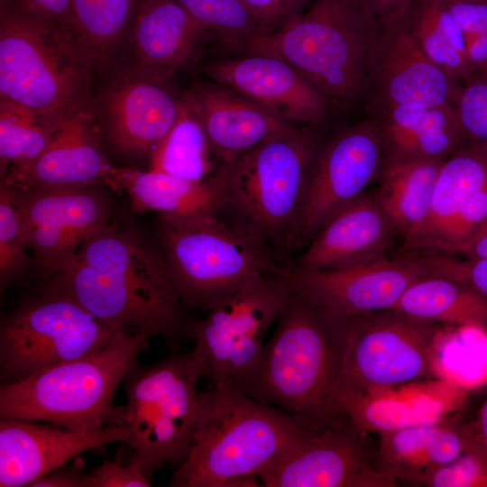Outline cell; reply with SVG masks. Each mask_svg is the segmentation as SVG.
Returning <instances> with one entry per match:
<instances>
[{
  "instance_id": "6da1fadb",
  "label": "cell",
  "mask_w": 487,
  "mask_h": 487,
  "mask_svg": "<svg viewBox=\"0 0 487 487\" xmlns=\"http://www.w3.org/2000/svg\"><path fill=\"white\" fill-rule=\"evenodd\" d=\"M49 289L100 320L169 342L184 326L180 301L161 248L132 229L108 224L89 235Z\"/></svg>"
},
{
  "instance_id": "7a4b0ae2",
  "label": "cell",
  "mask_w": 487,
  "mask_h": 487,
  "mask_svg": "<svg viewBox=\"0 0 487 487\" xmlns=\"http://www.w3.org/2000/svg\"><path fill=\"white\" fill-rule=\"evenodd\" d=\"M313 426L230 385L211 383L199 393L194 441L170 486H257Z\"/></svg>"
},
{
  "instance_id": "3957f363",
  "label": "cell",
  "mask_w": 487,
  "mask_h": 487,
  "mask_svg": "<svg viewBox=\"0 0 487 487\" xmlns=\"http://www.w3.org/2000/svg\"><path fill=\"white\" fill-rule=\"evenodd\" d=\"M346 332L347 318L320 310L290 289L256 366L232 387L316 427L345 418L335 414L334 395Z\"/></svg>"
},
{
  "instance_id": "277c9868",
  "label": "cell",
  "mask_w": 487,
  "mask_h": 487,
  "mask_svg": "<svg viewBox=\"0 0 487 487\" xmlns=\"http://www.w3.org/2000/svg\"><path fill=\"white\" fill-rule=\"evenodd\" d=\"M316 125H293L218 167L210 179L217 216L282 261L292 252L309 167L323 142Z\"/></svg>"
},
{
  "instance_id": "5b68a950",
  "label": "cell",
  "mask_w": 487,
  "mask_h": 487,
  "mask_svg": "<svg viewBox=\"0 0 487 487\" xmlns=\"http://www.w3.org/2000/svg\"><path fill=\"white\" fill-rule=\"evenodd\" d=\"M380 28L368 0H313L244 49L288 62L328 97L355 102L370 93V59Z\"/></svg>"
},
{
  "instance_id": "8992f818",
  "label": "cell",
  "mask_w": 487,
  "mask_h": 487,
  "mask_svg": "<svg viewBox=\"0 0 487 487\" xmlns=\"http://www.w3.org/2000/svg\"><path fill=\"white\" fill-rule=\"evenodd\" d=\"M152 337L119 330L101 349L0 388V418L43 421L74 431L124 425L114 407L121 382Z\"/></svg>"
},
{
  "instance_id": "52a82bcc",
  "label": "cell",
  "mask_w": 487,
  "mask_h": 487,
  "mask_svg": "<svg viewBox=\"0 0 487 487\" xmlns=\"http://www.w3.org/2000/svg\"><path fill=\"white\" fill-rule=\"evenodd\" d=\"M90 69L69 32L13 2L1 3L0 99L60 124L88 109Z\"/></svg>"
},
{
  "instance_id": "ba28073f",
  "label": "cell",
  "mask_w": 487,
  "mask_h": 487,
  "mask_svg": "<svg viewBox=\"0 0 487 487\" xmlns=\"http://www.w3.org/2000/svg\"><path fill=\"white\" fill-rule=\"evenodd\" d=\"M158 234L174 289L190 308L208 311L246 286L291 269L216 214L161 217Z\"/></svg>"
},
{
  "instance_id": "9c48e42d",
  "label": "cell",
  "mask_w": 487,
  "mask_h": 487,
  "mask_svg": "<svg viewBox=\"0 0 487 487\" xmlns=\"http://www.w3.org/2000/svg\"><path fill=\"white\" fill-rule=\"evenodd\" d=\"M206 376L197 348L142 367L135 364L124 378L127 404L124 425L142 473H153L169 464L179 465L194 441L199 414V380Z\"/></svg>"
},
{
  "instance_id": "30bf717a",
  "label": "cell",
  "mask_w": 487,
  "mask_h": 487,
  "mask_svg": "<svg viewBox=\"0 0 487 487\" xmlns=\"http://www.w3.org/2000/svg\"><path fill=\"white\" fill-rule=\"evenodd\" d=\"M443 339L436 324L393 309L348 317L335 414L345 400L435 378Z\"/></svg>"
},
{
  "instance_id": "8fae6325",
  "label": "cell",
  "mask_w": 487,
  "mask_h": 487,
  "mask_svg": "<svg viewBox=\"0 0 487 487\" xmlns=\"http://www.w3.org/2000/svg\"><path fill=\"white\" fill-rule=\"evenodd\" d=\"M121 330L71 298L49 289L1 323L0 379L10 384L94 353Z\"/></svg>"
},
{
  "instance_id": "7c38bea8",
  "label": "cell",
  "mask_w": 487,
  "mask_h": 487,
  "mask_svg": "<svg viewBox=\"0 0 487 487\" xmlns=\"http://www.w3.org/2000/svg\"><path fill=\"white\" fill-rule=\"evenodd\" d=\"M288 276L250 284L209 309L206 318L188 326L187 335L195 341L211 383L234 386L254 369L264 335L290 294Z\"/></svg>"
},
{
  "instance_id": "4fadbf2b",
  "label": "cell",
  "mask_w": 487,
  "mask_h": 487,
  "mask_svg": "<svg viewBox=\"0 0 487 487\" xmlns=\"http://www.w3.org/2000/svg\"><path fill=\"white\" fill-rule=\"evenodd\" d=\"M385 151L375 121L350 125L322 142L309 167L291 251L306 247L337 212L378 181Z\"/></svg>"
},
{
  "instance_id": "5bb4252c",
  "label": "cell",
  "mask_w": 487,
  "mask_h": 487,
  "mask_svg": "<svg viewBox=\"0 0 487 487\" xmlns=\"http://www.w3.org/2000/svg\"><path fill=\"white\" fill-rule=\"evenodd\" d=\"M441 276L437 254L388 256L340 269H290V289L320 310L348 318L391 309L418 280Z\"/></svg>"
},
{
  "instance_id": "9a60e30c",
  "label": "cell",
  "mask_w": 487,
  "mask_h": 487,
  "mask_svg": "<svg viewBox=\"0 0 487 487\" xmlns=\"http://www.w3.org/2000/svg\"><path fill=\"white\" fill-rule=\"evenodd\" d=\"M487 218V143L464 141L444 161L425 218L403 239L405 254L461 253Z\"/></svg>"
},
{
  "instance_id": "2e32d148",
  "label": "cell",
  "mask_w": 487,
  "mask_h": 487,
  "mask_svg": "<svg viewBox=\"0 0 487 487\" xmlns=\"http://www.w3.org/2000/svg\"><path fill=\"white\" fill-rule=\"evenodd\" d=\"M2 185L23 216L29 248L47 279L64 271L85 240L107 225L111 202L101 185L32 188Z\"/></svg>"
},
{
  "instance_id": "e0dca14e",
  "label": "cell",
  "mask_w": 487,
  "mask_h": 487,
  "mask_svg": "<svg viewBox=\"0 0 487 487\" xmlns=\"http://www.w3.org/2000/svg\"><path fill=\"white\" fill-rule=\"evenodd\" d=\"M364 432L348 418L312 429L263 472L266 487H392Z\"/></svg>"
},
{
  "instance_id": "ac0fdd59",
  "label": "cell",
  "mask_w": 487,
  "mask_h": 487,
  "mask_svg": "<svg viewBox=\"0 0 487 487\" xmlns=\"http://www.w3.org/2000/svg\"><path fill=\"white\" fill-rule=\"evenodd\" d=\"M406 18L381 25L370 59L373 106H454L463 83L427 58Z\"/></svg>"
},
{
  "instance_id": "d6986e66",
  "label": "cell",
  "mask_w": 487,
  "mask_h": 487,
  "mask_svg": "<svg viewBox=\"0 0 487 487\" xmlns=\"http://www.w3.org/2000/svg\"><path fill=\"white\" fill-rule=\"evenodd\" d=\"M126 425L74 431L21 418L0 419V486H29L78 455L114 442L127 443Z\"/></svg>"
},
{
  "instance_id": "ffe728a7",
  "label": "cell",
  "mask_w": 487,
  "mask_h": 487,
  "mask_svg": "<svg viewBox=\"0 0 487 487\" xmlns=\"http://www.w3.org/2000/svg\"><path fill=\"white\" fill-rule=\"evenodd\" d=\"M136 66L116 75L100 100L106 132L122 152L151 155L179 118L181 98Z\"/></svg>"
},
{
  "instance_id": "44dd1931",
  "label": "cell",
  "mask_w": 487,
  "mask_h": 487,
  "mask_svg": "<svg viewBox=\"0 0 487 487\" xmlns=\"http://www.w3.org/2000/svg\"><path fill=\"white\" fill-rule=\"evenodd\" d=\"M205 70L212 81L239 92L294 124L317 125L327 115L329 97L279 58L247 53L216 60Z\"/></svg>"
},
{
  "instance_id": "7402d4cb",
  "label": "cell",
  "mask_w": 487,
  "mask_h": 487,
  "mask_svg": "<svg viewBox=\"0 0 487 487\" xmlns=\"http://www.w3.org/2000/svg\"><path fill=\"white\" fill-rule=\"evenodd\" d=\"M118 168L105 156L89 109L66 117L32 161L7 170L2 184L19 188L104 185L114 189Z\"/></svg>"
},
{
  "instance_id": "603a6c76",
  "label": "cell",
  "mask_w": 487,
  "mask_h": 487,
  "mask_svg": "<svg viewBox=\"0 0 487 487\" xmlns=\"http://www.w3.org/2000/svg\"><path fill=\"white\" fill-rule=\"evenodd\" d=\"M399 235L375 192H365L320 228L291 268L333 270L372 262L386 257Z\"/></svg>"
},
{
  "instance_id": "cb8c5ba5",
  "label": "cell",
  "mask_w": 487,
  "mask_h": 487,
  "mask_svg": "<svg viewBox=\"0 0 487 487\" xmlns=\"http://www.w3.org/2000/svg\"><path fill=\"white\" fill-rule=\"evenodd\" d=\"M183 97L199 120L218 167L295 125L214 81L195 84Z\"/></svg>"
},
{
  "instance_id": "d4e9b609",
  "label": "cell",
  "mask_w": 487,
  "mask_h": 487,
  "mask_svg": "<svg viewBox=\"0 0 487 487\" xmlns=\"http://www.w3.org/2000/svg\"><path fill=\"white\" fill-rule=\"evenodd\" d=\"M208 32L178 0H142L129 30L136 67L168 81L196 60Z\"/></svg>"
},
{
  "instance_id": "484cf974",
  "label": "cell",
  "mask_w": 487,
  "mask_h": 487,
  "mask_svg": "<svg viewBox=\"0 0 487 487\" xmlns=\"http://www.w3.org/2000/svg\"><path fill=\"white\" fill-rule=\"evenodd\" d=\"M385 157L446 159L466 141L452 105L374 107Z\"/></svg>"
},
{
  "instance_id": "4316f807",
  "label": "cell",
  "mask_w": 487,
  "mask_h": 487,
  "mask_svg": "<svg viewBox=\"0 0 487 487\" xmlns=\"http://www.w3.org/2000/svg\"><path fill=\"white\" fill-rule=\"evenodd\" d=\"M375 465L396 486L422 485L436 468L452 461L464 444V427L439 422L379 432Z\"/></svg>"
},
{
  "instance_id": "83f0119b",
  "label": "cell",
  "mask_w": 487,
  "mask_h": 487,
  "mask_svg": "<svg viewBox=\"0 0 487 487\" xmlns=\"http://www.w3.org/2000/svg\"><path fill=\"white\" fill-rule=\"evenodd\" d=\"M114 190L125 191L134 211H154L165 218L217 215L218 211L211 179L197 181L150 170L118 168Z\"/></svg>"
},
{
  "instance_id": "f1b7e54d",
  "label": "cell",
  "mask_w": 487,
  "mask_h": 487,
  "mask_svg": "<svg viewBox=\"0 0 487 487\" xmlns=\"http://www.w3.org/2000/svg\"><path fill=\"white\" fill-rule=\"evenodd\" d=\"M446 159L385 157L375 194L402 238L427 216Z\"/></svg>"
},
{
  "instance_id": "f546056e",
  "label": "cell",
  "mask_w": 487,
  "mask_h": 487,
  "mask_svg": "<svg viewBox=\"0 0 487 487\" xmlns=\"http://www.w3.org/2000/svg\"><path fill=\"white\" fill-rule=\"evenodd\" d=\"M435 324L487 332V299L470 286L444 276L421 279L391 308Z\"/></svg>"
},
{
  "instance_id": "4dcf8cb0",
  "label": "cell",
  "mask_w": 487,
  "mask_h": 487,
  "mask_svg": "<svg viewBox=\"0 0 487 487\" xmlns=\"http://www.w3.org/2000/svg\"><path fill=\"white\" fill-rule=\"evenodd\" d=\"M406 21L417 44L430 61L458 83L471 77L463 32L446 3L418 0Z\"/></svg>"
},
{
  "instance_id": "1f68e13d",
  "label": "cell",
  "mask_w": 487,
  "mask_h": 487,
  "mask_svg": "<svg viewBox=\"0 0 487 487\" xmlns=\"http://www.w3.org/2000/svg\"><path fill=\"white\" fill-rule=\"evenodd\" d=\"M142 0H71L69 34L91 67L129 32Z\"/></svg>"
},
{
  "instance_id": "d6a6232c",
  "label": "cell",
  "mask_w": 487,
  "mask_h": 487,
  "mask_svg": "<svg viewBox=\"0 0 487 487\" xmlns=\"http://www.w3.org/2000/svg\"><path fill=\"white\" fill-rule=\"evenodd\" d=\"M150 157V170L197 181L211 179L219 166L199 120L184 97L178 120Z\"/></svg>"
},
{
  "instance_id": "836d02e7",
  "label": "cell",
  "mask_w": 487,
  "mask_h": 487,
  "mask_svg": "<svg viewBox=\"0 0 487 487\" xmlns=\"http://www.w3.org/2000/svg\"><path fill=\"white\" fill-rule=\"evenodd\" d=\"M60 124L49 122L21 105L0 99L1 177L8 170L36 159Z\"/></svg>"
},
{
  "instance_id": "e575fe53",
  "label": "cell",
  "mask_w": 487,
  "mask_h": 487,
  "mask_svg": "<svg viewBox=\"0 0 487 487\" xmlns=\"http://www.w3.org/2000/svg\"><path fill=\"white\" fill-rule=\"evenodd\" d=\"M206 29L217 33L225 42L244 47L263 34L254 16L242 0H178Z\"/></svg>"
},
{
  "instance_id": "d590c367",
  "label": "cell",
  "mask_w": 487,
  "mask_h": 487,
  "mask_svg": "<svg viewBox=\"0 0 487 487\" xmlns=\"http://www.w3.org/2000/svg\"><path fill=\"white\" fill-rule=\"evenodd\" d=\"M427 487H487V447L474 423L464 427V444L452 461L433 470Z\"/></svg>"
},
{
  "instance_id": "8d00e7d4",
  "label": "cell",
  "mask_w": 487,
  "mask_h": 487,
  "mask_svg": "<svg viewBox=\"0 0 487 487\" xmlns=\"http://www.w3.org/2000/svg\"><path fill=\"white\" fill-rule=\"evenodd\" d=\"M28 232L23 216L9 197L5 188H0V280L4 288L23 272L31 259Z\"/></svg>"
},
{
  "instance_id": "74e56055",
  "label": "cell",
  "mask_w": 487,
  "mask_h": 487,
  "mask_svg": "<svg viewBox=\"0 0 487 487\" xmlns=\"http://www.w3.org/2000/svg\"><path fill=\"white\" fill-rule=\"evenodd\" d=\"M463 32L472 74L487 71V0L446 3Z\"/></svg>"
},
{
  "instance_id": "f35d334b",
  "label": "cell",
  "mask_w": 487,
  "mask_h": 487,
  "mask_svg": "<svg viewBox=\"0 0 487 487\" xmlns=\"http://www.w3.org/2000/svg\"><path fill=\"white\" fill-rule=\"evenodd\" d=\"M454 107L466 141L487 143V71L462 84Z\"/></svg>"
},
{
  "instance_id": "ab89813d",
  "label": "cell",
  "mask_w": 487,
  "mask_h": 487,
  "mask_svg": "<svg viewBox=\"0 0 487 487\" xmlns=\"http://www.w3.org/2000/svg\"><path fill=\"white\" fill-rule=\"evenodd\" d=\"M263 34L280 30L300 14L313 0H242Z\"/></svg>"
},
{
  "instance_id": "60d3db41",
  "label": "cell",
  "mask_w": 487,
  "mask_h": 487,
  "mask_svg": "<svg viewBox=\"0 0 487 487\" xmlns=\"http://www.w3.org/2000/svg\"><path fill=\"white\" fill-rule=\"evenodd\" d=\"M89 487H149L151 480L142 473L140 463L132 459L124 465L119 457L105 460L88 473Z\"/></svg>"
},
{
  "instance_id": "b9f144b4",
  "label": "cell",
  "mask_w": 487,
  "mask_h": 487,
  "mask_svg": "<svg viewBox=\"0 0 487 487\" xmlns=\"http://www.w3.org/2000/svg\"><path fill=\"white\" fill-rule=\"evenodd\" d=\"M442 276L459 280L487 299V259L461 261L449 255H440Z\"/></svg>"
},
{
  "instance_id": "7bdbcfd3",
  "label": "cell",
  "mask_w": 487,
  "mask_h": 487,
  "mask_svg": "<svg viewBox=\"0 0 487 487\" xmlns=\"http://www.w3.org/2000/svg\"><path fill=\"white\" fill-rule=\"evenodd\" d=\"M8 2H13L25 11L55 23L69 33L71 0H10Z\"/></svg>"
},
{
  "instance_id": "ee69618b",
  "label": "cell",
  "mask_w": 487,
  "mask_h": 487,
  "mask_svg": "<svg viewBox=\"0 0 487 487\" xmlns=\"http://www.w3.org/2000/svg\"><path fill=\"white\" fill-rule=\"evenodd\" d=\"M30 487H89L88 473L77 464L63 465L37 479Z\"/></svg>"
},
{
  "instance_id": "f6af8a7d",
  "label": "cell",
  "mask_w": 487,
  "mask_h": 487,
  "mask_svg": "<svg viewBox=\"0 0 487 487\" xmlns=\"http://www.w3.org/2000/svg\"><path fill=\"white\" fill-rule=\"evenodd\" d=\"M380 24L405 18L417 0H368Z\"/></svg>"
},
{
  "instance_id": "bcb514c9",
  "label": "cell",
  "mask_w": 487,
  "mask_h": 487,
  "mask_svg": "<svg viewBox=\"0 0 487 487\" xmlns=\"http://www.w3.org/2000/svg\"><path fill=\"white\" fill-rule=\"evenodd\" d=\"M460 254L469 261L487 259V218L472 234Z\"/></svg>"
},
{
  "instance_id": "7dc6e473",
  "label": "cell",
  "mask_w": 487,
  "mask_h": 487,
  "mask_svg": "<svg viewBox=\"0 0 487 487\" xmlns=\"http://www.w3.org/2000/svg\"><path fill=\"white\" fill-rule=\"evenodd\" d=\"M474 425L482 442L487 447V398L478 411L477 419L474 422Z\"/></svg>"
},
{
  "instance_id": "c3c4849f",
  "label": "cell",
  "mask_w": 487,
  "mask_h": 487,
  "mask_svg": "<svg viewBox=\"0 0 487 487\" xmlns=\"http://www.w3.org/2000/svg\"><path fill=\"white\" fill-rule=\"evenodd\" d=\"M444 3H452V2H459V1H470V0H440Z\"/></svg>"
},
{
  "instance_id": "681fc988",
  "label": "cell",
  "mask_w": 487,
  "mask_h": 487,
  "mask_svg": "<svg viewBox=\"0 0 487 487\" xmlns=\"http://www.w3.org/2000/svg\"><path fill=\"white\" fill-rule=\"evenodd\" d=\"M8 1H10V0H1V3H3V2H8Z\"/></svg>"
}]
</instances>
